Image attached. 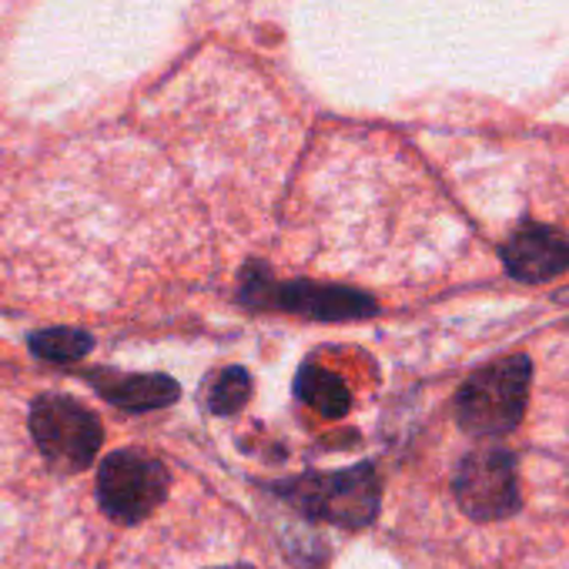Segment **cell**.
Wrapping results in <instances>:
<instances>
[{"instance_id": "cell-3", "label": "cell", "mask_w": 569, "mask_h": 569, "mask_svg": "<svg viewBox=\"0 0 569 569\" xmlns=\"http://www.w3.org/2000/svg\"><path fill=\"white\" fill-rule=\"evenodd\" d=\"M529 382H532V362L522 352L502 356L476 369L456 392L459 429L476 439L509 436L526 416Z\"/></svg>"}, {"instance_id": "cell-7", "label": "cell", "mask_w": 569, "mask_h": 569, "mask_svg": "<svg viewBox=\"0 0 569 569\" xmlns=\"http://www.w3.org/2000/svg\"><path fill=\"white\" fill-rule=\"evenodd\" d=\"M502 264L516 281H549L569 268V238L552 224L529 221L502 244Z\"/></svg>"}, {"instance_id": "cell-6", "label": "cell", "mask_w": 569, "mask_h": 569, "mask_svg": "<svg viewBox=\"0 0 569 569\" xmlns=\"http://www.w3.org/2000/svg\"><path fill=\"white\" fill-rule=\"evenodd\" d=\"M459 509L476 522H499L519 509L516 456L502 446H479L462 456L452 479Z\"/></svg>"}, {"instance_id": "cell-9", "label": "cell", "mask_w": 569, "mask_h": 569, "mask_svg": "<svg viewBox=\"0 0 569 569\" xmlns=\"http://www.w3.org/2000/svg\"><path fill=\"white\" fill-rule=\"evenodd\" d=\"M296 396L309 409H316L319 416H326V419H342L352 409L349 386L336 372H329L326 366H316V362H306L299 369V376H296Z\"/></svg>"}, {"instance_id": "cell-12", "label": "cell", "mask_w": 569, "mask_h": 569, "mask_svg": "<svg viewBox=\"0 0 569 569\" xmlns=\"http://www.w3.org/2000/svg\"><path fill=\"white\" fill-rule=\"evenodd\" d=\"M218 569H251V566H241V562H234V566H218Z\"/></svg>"}, {"instance_id": "cell-5", "label": "cell", "mask_w": 569, "mask_h": 569, "mask_svg": "<svg viewBox=\"0 0 569 569\" xmlns=\"http://www.w3.org/2000/svg\"><path fill=\"white\" fill-rule=\"evenodd\" d=\"M171 476L161 459L141 449H118L98 466V502L108 519L138 526L144 522L168 496Z\"/></svg>"}, {"instance_id": "cell-8", "label": "cell", "mask_w": 569, "mask_h": 569, "mask_svg": "<svg viewBox=\"0 0 569 569\" xmlns=\"http://www.w3.org/2000/svg\"><path fill=\"white\" fill-rule=\"evenodd\" d=\"M84 379H88V386L104 402H111L114 409H124V412L168 409L181 396V386L171 376H161V372H134V376H124V372H111V369H94Z\"/></svg>"}, {"instance_id": "cell-10", "label": "cell", "mask_w": 569, "mask_h": 569, "mask_svg": "<svg viewBox=\"0 0 569 569\" xmlns=\"http://www.w3.org/2000/svg\"><path fill=\"white\" fill-rule=\"evenodd\" d=\"M31 352L41 359V362H51V366H71L78 359H84L91 349H94V339L91 332L84 329H41L28 339Z\"/></svg>"}, {"instance_id": "cell-11", "label": "cell", "mask_w": 569, "mask_h": 569, "mask_svg": "<svg viewBox=\"0 0 569 569\" xmlns=\"http://www.w3.org/2000/svg\"><path fill=\"white\" fill-rule=\"evenodd\" d=\"M248 396H251V376L241 366H228L218 376H211V382L204 389V406L214 416H234V412H241Z\"/></svg>"}, {"instance_id": "cell-1", "label": "cell", "mask_w": 569, "mask_h": 569, "mask_svg": "<svg viewBox=\"0 0 569 569\" xmlns=\"http://www.w3.org/2000/svg\"><path fill=\"white\" fill-rule=\"evenodd\" d=\"M238 302L254 312H289L312 322H359L379 312L376 299L349 289V284L326 281H274L261 261H248L238 281Z\"/></svg>"}, {"instance_id": "cell-2", "label": "cell", "mask_w": 569, "mask_h": 569, "mask_svg": "<svg viewBox=\"0 0 569 569\" xmlns=\"http://www.w3.org/2000/svg\"><path fill=\"white\" fill-rule=\"evenodd\" d=\"M271 492L306 519L339 529H366L379 516L382 482L372 462H359L336 472H306L284 482H271Z\"/></svg>"}, {"instance_id": "cell-4", "label": "cell", "mask_w": 569, "mask_h": 569, "mask_svg": "<svg viewBox=\"0 0 569 569\" xmlns=\"http://www.w3.org/2000/svg\"><path fill=\"white\" fill-rule=\"evenodd\" d=\"M31 436L41 456L61 472H81L98 459L104 429L98 416L71 396H38L31 406Z\"/></svg>"}]
</instances>
